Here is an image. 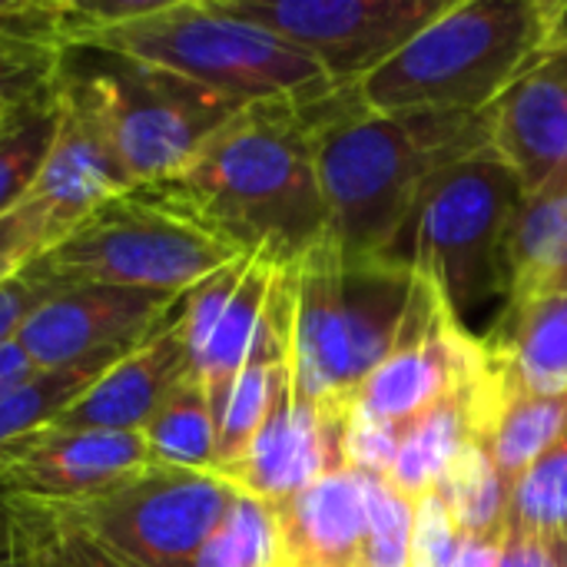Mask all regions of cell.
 I'll list each match as a JSON object with an SVG mask.
<instances>
[{
  "label": "cell",
  "mask_w": 567,
  "mask_h": 567,
  "mask_svg": "<svg viewBox=\"0 0 567 567\" xmlns=\"http://www.w3.org/2000/svg\"><path fill=\"white\" fill-rule=\"evenodd\" d=\"M492 150L488 110L385 116L359 83L316 100V166L329 236L349 259L412 262L419 206L432 179Z\"/></svg>",
  "instance_id": "obj_1"
},
{
  "label": "cell",
  "mask_w": 567,
  "mask_h": 567,
  "mask_svg": "<svg viewBox=\"0 0 567 567\" xmlns=\"http://www.w3.org/2000/svg\"><path fill=\"white\" fill-rule=\"evenodd\" d=\"M498 567H567V538H532L505 532Z\"/></svg>",
  "instance_id": "obj_38"
},
{
  "label": "cell",
  "mask_w": 567,
  "mask_h": 567,
  "mask_svg": "<svg viewBox=\"0 0 567 567\" xmlns=\"http://www.w3.org/2000/svg\"><path fill=\"white\" fill-rule=\"evenodd\" d=\"M150 465L140 432L43 429L30 435L0 472L10 502L73 508L106 495Z\"/></svg>",
  "instance_id": "obj_15"
},
{
  "label": "cell",
  "mask_w": 567,
  "mask_h": 567,
  "mask_svg": "<svg viewBox=\"0 0 567 567\" xmlns=\"http://www.w3.org/2000/svg\"><path fill=\"white\" fill-rule=\"evenodd\" d=\"M196 567H279V528L272 505L236 492L229 512L203 545Z\"/></svg>",
  "instance_id": "obj_30"
},
{
  "label": "cell",
  "mask_w": 567,
  "mask_h": 567,
  "mask_svg": "<svg viewBox=\"0 0 567 567\" xmlns=\"http://www.w3.org/2000/svg\"><path fill=\"white\" fill-rule=\"evenodd\" d=\"M508 535L567 538V439L545 452L508 492Z\"/></svg>",
  "instance_id": "obj_29"
},
{
  "label": "cell",
  "mask_w": 567,
  "mask_h": 567,
  "mask_svg": "<svg viewBox=\"0 0 567 567\" xmlns=\"http://www.w3.org/2000/svg\"><path fill=\"white\" fill-rule=\"evenodd\" d=\"M319 96L239 110L179 173L150 189L243 252L269 249L296 262L329 236L316 166Z\"/></svg>",
  "instance_id": "obj_2"
},
{
  "label": "cell",
  "mask_w": 567,
  "mask_h": 567,
  "mask_svg": "<svg viewBox=\"0 0 567 567\" xmlns=\"http://www.w3.org/2000/svg\"><path fill=\"white\" fill-rule=\"evenodd\" d=\"M565 37H567V20H565Z\"/></svg>",
  "instance_id": "obj_43"
},
{
  "label": "cell",
  "mask_w": 567,
  "mask_h": 567,
  "mask_svg": "<svg viewBox=\"0 0 567 567\" xmlns=\"http://www.w3.org/2000/svg\"><path fill=\"white\" fill-rule=\"evenodd\" d=\"M412 279V262L349 259L332 236L289 262V359L316 409H352L395 342Z\"/></svg>",
  "instance_id": "obj_4"
},
{
  "label": "cell",
  "mask_w": 567,
  "mask_h": 567,
  "mask_svg": "<svg viewBox=\"0 0 567 567\" xmlns=\"http://www.w3.org/2000/svg\"><path fill=\"white\" fill-rule=\"evenodd\" d=\"M53 246V236L40 213L27 203H20L13 213L0 219V282L30 266L43 249Z\"/></svg>",
  "instance_id": "obj_36"
},
{
  "label": "cell",
  "mask_w": 567,
  "mask_h": 567,
  "mask_svg": "<svg viewBox=\"0 0 567 567\" xmlns=\"http://www.w3.org/2000/svg\"><path fill=\"white\" fill-rule=\"evenodd\" d=\"M63 3L0 0V37H47L63 43Z\"/></svg>",
  "instance_id": "obj_37"
},
{
  "label": "cell",
  "mask_w": 567,
  "mask_h": 567,
  "mask_svg": "<svg viewBox=\"0 0 567 567\" xmlns=\"http://www.w3.org/2000/svg\"><path fill=\"white\" fill-rule=\"evenodd\" d=\"M239 256H246L239 246L150 186H136L80 219L40 252V262L60 282L186 296Z\"/></svg>",
  "instance_id": "obj_8"
},
{
  "label": "cell",
  "mask_w": 567,
  "mask_h": 567,
  "mask_svg": "<svg viewBox=\"0 0 567 567\" xmlns=\"http://www.w3.org/2000/svg\"><path fill=\"white\" fill-rule=\"evenodd\" d=\"M17 567H123L56 508L10 502Z\"/></svg>",
  "instance_id": "obj_28"
},
{
  "label": "cell",
  "mask_w": 567,
  "mask_h": 567,
  "mask_svg": "<svg viewBox=\"0 0 567 567\" xmlns=\"http://www.w3.org/2000/svg\"><path fill=\"white\" fill-rule=\"evenodd\" d=\"M482 346L508 382L538 395L567 392V292L505 309Z\"/></svg>",
  "instance_id": "obj_21"
},
{
  "label": "cell",
  "mask_w": 567,
  "mask_h": 567,
  "mask_svg": "<svg viewBox=\"0 0 567 567\" xmlns=\"http://www.w3.org/2000/svg\"><path fill=\"white\" fill-rule=\"evenodd\" d=\"M567 292V193L525 196L508 236V302Z\"/></svg>",
  "instance_id": "obj_22"
},
{
  "label": "cell",
  "mask_w": 567,
  "mask_h": 567,
  "mask_svg": "<svg viewBox=\"0 0 567 567\" xmlns=\"http://www.w3.org/2000/svg\"><path fill=\"white\" fill-rule=\"evenodd\" d=\"M505 538H462L455 558L445 567H498Z\"/></svg>",
  "instance_id": "obj_39"
},
{
  "label": "cell",
  "mask_w": 567,
  "mask_h": 567,
  "mask_svg": "<svg viewBox=\"0 0 567 567\" xmlns=\"http://www.w3.org/2000/svg\"><path fill=\"white\" fill-rule=\"evenodd\" d=\"M13 538V512H10V498L0 492V551L10 545Z\"/></svg>",
  "instance_id": "obj_41"
},
{
  "label": "cell",
  "mask_w": 567,
  "mask_h": 567,
  "mask_svg": "<svg viewBox=\"0 0 567 567\" xmlns=\"http://www.w3.org/2000/svg\"><path fill=\"white\" fill-rule=\"evenodd\" d=\"M236 498L219 472L150 462L106 495L56 508L123 567H196V558Z\"/></svg>",
  "instance_id": "obj_9"
},
{
  "label": "cell",
  "mask_w": 567,
  "mask_h": 567,
  "mask_svg": "<svg viewBox=\"0 0 567 567\" xmlns=\"http://www.w3.org/2000/svg\"><path fill=\"white\" fill-rule=\"evenodd\" d=\"M488 123L525 196L567 193V37L488 106Z\"/></svg>",
  "instance_id": "obj_16"
},
{
  "label": "cell",
  "mask_w": 567,
  "mask_h": 567,
  "mask_svg": "<svg viewBox=\"0 0 567 567\" xmlns=\"http://www.w3.org/2000/svg\"><path fill=\"white\" fill-rule=\"evenodd\" d=\"M60 286V279L50 276V269L40 262V256L0 282V349L17 342L23 322L33 316V309Z\"/></svg>",
  "instance_id": "obj_35"
},
{
  "label": "cell",
  "mask_w": 567,
  "mask_h": 567,
  "mask_svg": "<svg viewBox=\"0 0 567 567\" xmlns=\"http://www.w3.org/2000/svg\"><path fill=\"white\" fill-rule=\"evenodd\" d=\"M56 80L90 110L133 186L179 173L239 103L130 53L63 47Z\"/></svg>",
  "instance_id": "obj_6"
},
{
  "label": "cell",
  "mask_w": 567,
  "mask_h": 567,
  "mask_svg": "<svg viewBox=\"0 0 567 567\" xmlns=\"http://www.w3.org/2000/svg\"><path fill=\"white\" fill-rule=\"evenodd\" d=\"M73 47L140 56L239 106L309 100L336 86L316 56L219 0H156L146 17Z\"/></svg>",
  "instance_id": "obj_5"
},
{
  "label": "cell",
  "mask_w": 567,
  "mask_h": 567,
  "mask_svg": "<svg viewBox=\"0 0 567 567\" xmlns=\"http://www.w3.org/2000/svg\"><path fill=\"white\" fill-rule=\"evenodd\" d=\"M525 193L492 153L442 169L415 219L412 266L429 272L472 336H488L508 302V236Z\"/></svg>",
  "instance_id": "obj_7"
},
{
  "label": "cell",
  "mask_w": 567,
  "mask_h": 567,
  "mask_svg": "<svg viewBox=\"0 0 567 567\" xmlns=\"http://www.w3.org/2000/svg\"><path fill=\"white\" fill-rule=\"evenodd\" d=\"M0 567H17V555H13V538H10V545L0 551Z\"/></svg>",
  "instance_id": "obj_42"
},
{
  "label": "cell",
  "mask_w": 567,
  "mask_h": 567,
  "mask_svg": "<svg viewBox=\"0 0 567 567\" xmlns=\"http://www.w3.org/2000/svg\"><path fill=\"white\" fill-rule=\"evenodd\" d=\"M186 372H193V365L179 299L173 312L140 346L113 359L86 392L50 422V429L140 432Z\"/></svg>",
  "instance_id": "obj_18"
},
{
  "label": "cell",
  "mask_w": 567,
  "mask_h": 567,
  "mask_svg": "<svg viewBox=\"0 0 567 567\" xmlns=\"http://www.w3.org/2000/svg\"><path fill=\"white\" fill-rule=\"evenodd\" d=\"M399 439H402V425L382 422L352 409L349 429H346V468H355L362 475L385 482L399 452Z\"/></svg>",
  "instance_id": "obj_33"
},
{
  "label": "cell",
  "mask_w": 567,
  "mask_h": 567,
  "mask_svg": "<svg viewBox=\"0 0 567 567\" xmlns=\"http://www.w3.org/2000/svg\"><path fill=\"white\" fill-rule=\"evenodd\" d=\"M415 505V525H412V565L415 567H445L458 545L462 535L449 515V505L442 502L439 492L422 495Z\"/></svg>",
  "instance_id": "obj_34"
},
{
  "label": "cell",
  "mask_w": 567,
  "mask_h": 567,
  "mask_svg": "<svg viewBox=\"0 0 567 567\" xmlns=\"http://www.w3.org/2000/svg\"><path fill=\"white\" fill-rule=\"evenodd\" d=\"M150 462L193 468V472H216L219 465V429L213 402L203 382L186 372L169 395L156 405L150 422L140 429Z\"/></svg>",
  "instance_id": "obj_24"
},
{
  "label": "cell",
  "mask_w": 567,
  "mask_h": 567,
  "mask_svg": "<svg viewBox=\"0 0 567 567\" xmlns=\"http://www.w3.org/2000/svg\"><path fill=\"white\" fill-rule=\"evenodd\" d=\"M462 538H505L508 485L482 442H468L435 485Z\"/></svg>",
  "instance_id": "obj_25"
},
{
  "label": "cell",
  "mask_w": 567,
  "mask_h": 567,
  "mask_svg": "<svg viewBox=\"0 0 567 567\" xmlns=\"http://www.w3.org/2000/svg\"><path fill=\"white\" fill-rule=\"evenodd\" d=\"M322 63L336 86L362 83L452 0H219Z\"/></svg>",
  "instance_id": "obj_10"
},
{
  "label": "cell",
  "mask_w": 567,
  "mask_h": 567,
  "mask_svg": "<svg viewBox=\"0 0 567 567\" xmlns=\"http://www.w3.org/2000/svg\"><path fill=\"white\" fill-rule=\"evenodd\" d=\"M289 262L276 252H246L183 296V326L193 375L203 382L219 429L223 402L243 372L269 312L276 282Z\"/></svg>",
  "instance_id": "obj_13"
},
{
  "label": "cell",
  "mask_w": 567,
  "mask_h": 567,
  "mask_svg": "<svg viewBox=\"0 0 567 567\" xmlns=\"http://www.w3.org/2000/svg\"><path fill=\"white\" fill-rule=\"evenodd\" d=\"M565 20L558 0H452L359 93L385 116L482 113L561 40Z\"/></svg>",
  "instance_id": "obj_3"
},
{
  "label": "cell",
  "mask_w": 567,
  "mask_h": 567,
  "mask_svg": "<svg viewBox=\"0 0 567 567\" xmlns=\"http://www.w3.org/2000/svg\"><path fill=\"white\" fill-rule=\"evenodd\" d=\"M412 525L415 505L389 488L382 478L369 482V525L359 567H415L412 565Z\"/></svg>",
  "instance_id": "obj_31"
},
{
  "label": "cell",
  "mask_w": 567,
  "mask_h": 567,
  "mask_svg": "<svg viewBox=\"0 0 567 567\" xmlns=\"http://www.w3.org/2000/svg\"><path fill=\"white\" fill-rule=\"evenodd\" d=\"M472 439L485 445L498 475L512 485L567 439V392L538 395L508 382L485 355L468 395Z\"/></svg>",
  "instance_id": "obj_20"
},
{
  "label": "cell",
  "mask_w": 567,
  "mask_h": 567,
  "mask_svg": "<svg viewBox=\"0 0 567 567\" xmlns=\"http://www.w3.org/2000/svg\"><path fill=\"white\" fill-rule=\"evenodd\" d=\"M63 43L47 37H0V116L56 76Z\"/></svg>",
  "instance_id": "obj_32"
},
{
  "label": "cell",
  "mask_w": 567,
  "mask_h": 567,
  "mask_svg": "<svg viewBox=\"0 0 567 567\" xmlns=\"http://www.w3.org/2000/svg\"><path fill=\"white\" fill-rule=\"evenodd\" d=\"M53 126H56L53 83L0 116V219L27 199L40 173V163L47 156Z\"/></svg>",
  "instance_id": "obj_27"
},
{
  "label": "cell",
  "mask_w": 567,
  "mask_h": 567,
  "mask_svg": "<svg viewBox=\"0 0 567 567\" xmlns=\"http://www.w3.org/2000/svg\"><path fill=\"white\" fill-rule=\"evenodd\" d=\"M30 375H37V372H33V365L27 362V355L20 352V346H17V342L3 346V349H0V395H7L10 389L23 385Z\"/></svg>",
  "instance_id": "obj_40"
},
{
  "label": "cell",
  "mask_w": 567,
  "mask_h": 567,
  "mask_svg": "<svg viewBox=\"0 0 567 567\" xmlns=\"http://www.w3.org/2000/svg\"><path fill=\"white\" fill-rule=\"evenodd\" d=\"M106 362H86L60 372H37L23 385L0 395V472L13 458V452L37 432H43L66 405H73L86 385L110 365Z\"/></svg>",
  "instance_id": "obj_26"
},
{
  "label": "cell",
  "mask_w": 567,
  "mask_h": 567,
  "mask_svg": "<svg viewBox=\"0 0 567 567\" xmlns=\"http://www.w3.org/2000/svg\"><path fill=\"white\" fill-rule=\"evenodd\" d=\"M352 409H316L296 385L292 359L286 355L272 405L246 455L219 472L236 492L266 505H279L316 478L346 468V429Z\"/></svg>",
  "instance_id": "obj_14"
},
{
  "label": "cell",
  "mask_w": 567,
  "mask_h": 567,
  "mask_svg": "<svg viewBox=\"0 0 567 567\" xmlns=\"http://www.w3.org/2000/svg\"><path fill=\"white\" fill-rule=\"evenodd\" d=\"M179 299L183 296L96 282H60L23 322L17 346L33 372L120 359L140 346Z\"/></svg>",
  "instance_id": "obj_12"
},
{
  "label": "cell",
  "mask_w": 567,
  "mask_h": 567,
  "mask_svg": "<svg viewBox=\"0 0 567 567\" xmlns=\"http://www.w3.org/2000/svg\"><path fill=\"white\" fill-rule=\"evenodd\" d=\"M482 362V339L458 322L439 282L415 269L395 342L382 365L355 392L352 409L405 425L439 399L465 389L478 375Z\"/></svg>",
  "instance_id": "obj_11"
},
{
  "label": "cell",
  "mask_w": 567,
  "mask_h": 567,
  "mask_svg": "<svg viewBox=\"0 0 567 567\" xmlns=\"http://www.w3.org/2000/svg\"><path fill=\"white\" fill-rule=\"evenodd\" d=\"M472 382L439 399L435 405H429L425 412H419L402 425L399 452L385 475V485L395 488L402 498L419 502L422 495L435 492L452 458L472 442V419H468Z\"/></svg>",
  "instance_id": "obj_23"
},
{
  "label": "cell",
  "mask_w": 567,
  "mask_h": 567,
  "mask_svg": "<svg viewBox=\"0 0 567 567\" xmlns=\"http://www.w3.org/2000/svg\"><path fill=\"white\" fill-rule=\"evenodd\" d=\"M53 93H56V126L47 156L40 163V173L23 203L40 213V219L47 223L56 243L93 209L136 186L126 176L100 123L56 76H53Z\"/></svg>",
  "instance_id": "obj_17"
},
{
  "label": "cell",
  "mask_w": 567,
  "mask_h": 567,
  "mask_svg": "<svg viewBox=\"0 0 567 567\" xmlns=\"http://www.w3.org/2000/svg\"><path fill=\"white\" fill-rule=\"evenodd\" d=\"M369 482L372 475L339 468L272 505L279 567H359L369 525Z\"/></svg>",
  "instance_id": "obj_19"
}]
</instances>
